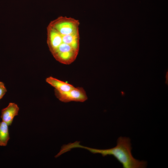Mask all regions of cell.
I'll use <instances>...</instances> for the list:
<instances>
[{
    "label": "cell",
    "mask_w": 168,
    "mask_h": 168,
    "mask_svg": "<svg viewBox=\"0 0 168 168\" xmlns=\"http://www.w3.org/2000/svg\"><path fill=\"white\" fill-rule=\"evenodd\" d=\"M7 91L4 83L0 81V100L1 99Z\"/></svg>",
    "instance_id": "obj_8"
},
{
    "label": "cell",
    "mask_w": 168,
    "mask_h": 168,
    "mask_svg": "<svg viewBox=\"0 0 168 168\" xmlns=\"http://www.w3.org/2000/svg\"><path fill=\"white\" fill-rule=\"evenodd\" d=\"M46 82L55 88V91L59 92H64L70 91L75 87L71 84L61 81L52 77L46 79Z\"/></svg>",
    "instance_id": "obj_6"
},
{
    "label": "cell",
    "mask_w": 168,
    "mask_h": 168,
    "mask_svg": "<svg viewBox=\"0 0 168 168\" xmlns=\"http://www.w3.org/2000/svg\"><path fill=\"white\" fill-rule=\"evenodd\" d=\"M47 44L55 59L64 64H70L76 59L80 47L79 32L62 34L53 28L47 36Z\"/></svg>",
    "instance_id": "obj_1"
},
{
    "label": "cell",
    "mask_w": 168,
    "mask_h": 168,
    "mask_svg": "<svg viewBox=\"0 0 168 168\" xmlns=\"http://www.w3.org/2000/svg\"><path fill=\"white\" fill-rule=\"evenodd\" d=\"M19 107L14 103H10L6 108L1 111V118L8 126L11 125L14 117L18 114Z\"/></svg>",
    "instance_id": "obj_5"
},
{
    "label": "cell",
    "mask_w": 168,
    "mask_h": 168,
    "mask_svg": "<svg viewBox=\"0 0 168 168\" xmlns=\"http://www.w3.org/2000/svg\"><path fill=\"white\" fill-rule=\"evenodd\" d=\"M80 24L77 20L60 16L51 21L49 25L61 33L70 34L79 32Z\"/></svg>",
    "instance_id": "obj_3"
},
{
    "label": "cell",
    "mask_w": 168,
    "mask_h": 168,
    "mask_svg": "<svg viewBox=\"0 0 168 168\" xmlns=\"http://www.w3.org/2000/svg\"><path fill=\"white\" fill-rule=\"evenodd\" d=\"M8 126L3 121L0 122V146H6L10 139Z\"/></svg>",
    "instance_id": "obj_7"
},
{
    "label": "cell",
    "mask_w": 168,
    "mask_h": 168,
    "mask_svg": "<svg viewBox=\"0 0 168 168\" xmlns=\"http://www.w3.org/2000/svg\"><path fill=\"white\" fill-rule=\"evenodd\" d=\"M73 148L86 149L94 153H99L105 157L108 155L114 156L122 165L124 168H144L147 165V162L139 161L133 156L130 139L128 137H120L117 142L116 146L113 148L105 149L93 148L80 144V142L76 141L72 145Z\"/></svg>",
    "instance_id": "obj_2"
},
{
    "label": "cell",
    "mask_w": 168,
    "mask_h": 168,
    "mask_svg": "<svg viewBox=\"0 0 168 168\" xmlns=\"http://www.w3.org/2000/svg\"><path fill=\"white\" fill-rule=\"evenodd\" d=\"M56 97L63 102L71 101L84 102L87 99V97L84 89L81 87H75L68 91L59 92L55 91Z\"/></svg>",
    "instance_id": "obj_4"
}]
</instances>
